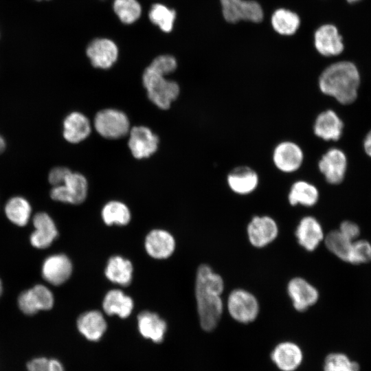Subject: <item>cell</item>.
Wrapping results in <instances>:
<instances>
[{
	"instance_id": "6da1fadb",
	"label": "cell",
	"mask_w": 371,
	"mask_h": 371,
	"mask_svg": "<svg viewBox=\"0 0 371 371\" xmlns=\"http://www.w3.org/2000/svg\"><path fill=\"white\" fill-rule=\"evenodd\" d=\"M224 289L222 277L207 265L199 267L195 283V297L201 328L206 331L214 330L223 313L221 297Z\"/></svg>"
},
{
	"instance_id": "7a4b0ae2",
	"label": "cell",
	"mask_w": 371,
	"mask_h": 371,
	"mask_svg": "<svg viewBox=\"0 0 371 371\" xmlns=\"http://www.w3.org/2000/svg\"><path fill=\"white\" fill-rule=\"evenodd\" d=\"M360 75L357 67L349 61H339L326 67L319 76L322 93L342 104L352 103L357 98Z\"/></svg>"
},
{
	"instance_id": "3957f363",
	"label": "cell",
	"mask_w": 371,
	"mask_h": 371,
	"mask_svg": "<svg viewBox=\"0 0 371 371\" xmlns=\"http://www.w3.org/2000/svg\"><path fill=\"white\" fill-rule=\"evenodd\" d=\"M142 81L150 100L161 109H169L179 94V86L176 82L167 80L149 66L143 73Z\"/></svg>"
},
{
	"instance_id": "277c9868",
	"label": "cell",
	"mask_w": 371,
	"mask_h": 371,
	"mask_svg": "<svg viewBox=\"0 0 371 371\" xmlns=\"http://www.w3.org/2000/svg\"><path fill=\"white\" fill-rule=\"evenodd\" d=\"M221 15L225 22L236 24L250 22L258 24L265 18V11L257 0H219Z\"/></svg>"
},
{
	"instance_id": "5b68a950",
	"label": "cell",
	"mask_w": 371,
	"mask_h": 371,
	"mask_svg": "<svg viewBox=\"0 0 371 371\" xmlns=\"http://www.w3.org/2000/svg\"><path fill=\"white\" fill-rule=\"evenodd\" d=\"M227 310L236 321L248 324L256 319L259 313V304L256 297L242 289L232 291L227 299Z\"/></svg>"
},
{
	"instance_id": "8992f818",
	"label": "cell",
	"mask_w": 371,
	"mask_h": 371,
	"mask_svg": "<svg viewBox=\"0 0 371 371\" xmlns=\"http://www.w3.org/2000/svg\"><path fill=\"white\" fill-rule=\"evenodd\" d=\"M94 126L102 137L118 139L129 132L130 124L125 113L116 109H108L97 113L94 118Z\"/></svg>"
},
{
	"instance_id": "52a82bcc",
	"label": "cell",
	"mask_w": 371,
	"mask_h": 371,
	"mask_svg": "<svg viewBox=\"0 0 371 371\" xmlns=\"http://www.w3.org/2000/svg\"><path fill=\"white\" fill-rule=\"evenodd\" d=\"M87 190L86 178L80 173L71 172L62 185L51 189L50 196L56 201L77 205L85 200Z\"/></svg>"
},
{
	"instance_id": "ba28073f",
	"label": "cell",
	"mask_w": 371,
	"mask_h": 371,
	"mask_svg": "<svg viewBox=\"0 0 371 371\" xmlns=\"http://www.w3.org/2000/svg\"><path fill=\"white\" fill-rule=\"evenodd\" d=\"M54 304L52 292L47 286L41 284L22 291L17 298L19 308L27 315H33L41 311H49Z\"/></svg>"
},
{
	"instance_id": "9c48e42d",
	"label": "cell",
	"mask_w": 371,
	"mask_h": 371,
	"mask_svg": "<svg viewBox=\"0 0 371 371\" xmlns=\"http://www.w3.org/2000/svg\"><path fill=\"white\" fill-rule=\"evenodd\" d=\"M86 54L95 68L107 69L117 61L119 50L116 43L107 38H96L90 41Z\"/></svg>"
},
{
	"instance_id": "30bf717a",
	"label": "cell",
	"mask_w": 371,
	"mask_h": 371,
	"mask_svg": "<svg viewBox=\"0 0 371 371\" xmlns=\"http://www.w3.org/2000/svg\"><path fill=\"white\" fill-rule=\"evenodd\" d=\"M272 160L280 171L291 173L301 167L304 161V153L297 144L291 141H284L276 146Z\"/></svg>"
},
{
	"instance_id": "8fae6325",
	"label": "cell",
	"mask_w": 371,
	"mask_h": 371,
	"mask_svg": "<svg viewBox=\"0 0 371 371\" xmlns=\"http://www.w3.org/2000/svg\"><path fill=\"white\" fill-rule=\"evenodd\" d=\"M313 45L320 55L326 57L337 56L344 48L337 27L330 23L323 24L315 30Z\"/></svg>"
},
{
	"instance_id": "7c38bea8",
	"label": "cell",
	"mask_w": 371,
	"mask_h": 371,
	"mask_svg": "<svg viewBox=\"0 0 371 371\" xmlns=\"http://www.w3.org/2000/svg\"><path fill=\"white\" fill-rule=\"evenodd\" d=\"M318 167L328 183L333 185L339 184L343 181L346 175V156L339 148H330L321 157Z\"/></svg>"
},
{
	"instance_id": "4fadbf2b",
	"label": "cell",
	"mask_w": 371,
	"mask_h": 371,
	"mask_svg": "<svg viewBox=\"0 0 371 371\" xmlns=\"http://www.w3.org/2000/svg\"><path fill=\"white\" fill-rule=\"evenodd\" d=\"M72 273L70 259L63 254L47 256L41 266L43 278L49 284L58 286L65 282Z\"/></svg>"
},
{
	"instance_id": "5bb4252c",
	"label": "cell",
	"mask_w": 371,
	"mask_h": 371,
	"mask_svg": "<svg viewBox=\"0 0 371 371\" xmlns=\"http://www.w3.org/2000/svg\"><path fill=\"white\" fill-rule=\"evenodd\" d=\"M34 230L30 236L32 247L43 249L49 247L58 236V229L52 218L46 212H40L32 218Z\"/></svg>"
},
{
	"instance_id": "9a60e30c",
	"label": "cell",
	"mask_w": 371,
	"mask_h": 371,
	"mask_svg": "<svg viewBox=\"0 0 371 371\" xmlns=\"http://www.w3.org/2000/svg\"><path fill=\"white\" fill-rule=\"evenodd\" d=\"M278 234L276 221L268 216H254L247 226L250 243L258 248L264 247L273 242Z\"/></svg>"
},
{
	"instance_id": "2e32d148",
	"label": "cell",
	"mask_w": 371,
	"mask_h": 371,
	"mask_svg": "<svg viewBox=\"0 0 371 371\" xmlns=\"http://www.w3.org/2000/svg\"><path fill=\"white\" fill-rule=\"evenodd\" d=\"M129 133L128 146L134 157L146 158L157 150L159 138L148 128L134 126Z\"/></svg>"
},
{
	"instance_id": "e0dca14e",
	"label": "cell",
	"mask_w": 371,
	"mask_h": 371,
	"mask_svg": "<svg viewBox=\"0 0 371 371\" xmlns=\"http://www.w3.org/2000/svg\"><path fill=\"white\" fill-rule=\"evenodd\" d=\"M287 292L295 310L303 312L315 304L319 293L315 286L302 278L291 279L287 285Z\"/></svg>"
},
{
	"instance_id": "ac0fdd59",
	"label": "cell",
	"mask_w": 371,
	"mask_h": 371,
	"mask_svg": "<svg viewBox=\"0 0 371 371\" xmlns=\"http://www.w3.org/2000/svg\"><path fill=\"white\" fill-rule=\"evenodd\" d=\"M302 20L299 14L294 10L280 7L275 9L270 16L272 30L281 36H292L300 28Z\"/></svg>"
},
{
	"instance_id": "d6986e66",
	"label": "cell",
	"mask_w": 371,
	"mask_h": 371,
	"mask_svg": "<svg viewBox=\"0 0 371 371\" xmlns=\"http://www.w3.org/2000/svg\"><path fill=\"white\" fill-rule=\"evenodd\" d=\"M344 124L338 115L328 109L320 113L313 124L315 135L325 141H337L340 139Z\"/></svg>"
},
{
	"instance_id": "ffe728a7",
	"label": "cell",
	"mask_w": 371,
	"mask_h": 371,
	"mask_svg": "<svg viewBox=\"0 0 371 371\" xmlns=\"http://www.w3.org/2000/svg\"><path fill=\"white\" fill-rule=\"evenodd\" d=\"M298 243L306 250L314 251L324 239V232L319 221L311 216L302 218L295 230Z\"/></svg>"
},
{
	"instance_id": "44dd1931",
	"label": "cell",
	"mask_w": 371,
	"mask_h": 371,
	"mask_svg": "<svg viewBox=\"0 0 371 371\" xmlns=\"http://www.w3.org/2000/svg\"><path fill=\"white\" fill-rule=\"evenodd\" d=\"M229 188L235 193L245 195L253 192L258 186L257 172L246 166H238L232 170L227 177Z\"/></svg>"
},
{
	"instance_id": "7402d4cb",
	"label": "cell",
	"mask_w": 371,
	"mask_h": 371,
	"mask_svg": "<svg viewBox=\"0 0 371 371\" xmlns=\"http://www.w3.org/2000/svg\"><path fill=\"white\" fill-rule=\"evenodd\" d=\"M273 362L282 371H293L301 364L303 354L295 343L284 341L277 345L271 355Z\"/></svg>"
},
{
	"instance_id": "603a6c76",
	"label": "cell",
	"mask_w": 371,
	"mask_h": 371,
	"mask_svg": "<svg viewBox=\"0 0 371 371\" xmlns=\"http://www.w3.org/2000/svg\"><path fill=\"white\" fill-rule=\"evenodd\" d=\"M175 247V239L168 232L154 229L150 232L145 239V248L153 258L164 259L168 258Z\"/></svg>"
},
{
	"instance_id": "cb8c5ba5",
	"label": "cell",
	"mask_w": 371,
	"mask_h": 371,
	"mask_svg": "<svg viewBox=\"0 0 371 371\" xmlns=\"http://www.w3.org/2000/svg\"><path fill=\"white\" fill-rule=\"evenodd\" d=\"M91 133L88 118L79 112H72L63 121V135L66 141L76 144L87 138Z\"/></svg>"
},
{
	"instance_id": "d4e9b609",
	"label": "cell",
	"mask_w": 371,
	"mask_h": 371,
	"mask_svg": "<svg viewBox=\"0 0 371 371\" xmlns=\"http://www.w3.org/2000/svg\"><path fill=\"white\" fill-rule=\"evenodd\" d=\"M79 332L90 341H98L106 329V322L102 314L98 311L82 313L77 319Z\"/></svg>"
},
{
	"instance_id": "484cf974",
	"label": "cell",
	"mask_w": 371,
	"mask_h": 371,
	"mask_svg": "<svg viewBox=\"0 0 371 371\" xmlns=\"http://www.w3.org/2000/svg\"><path fill=\"white\" fill-rule=\"evenodd\" d=\"M138 329L146 339L156 343L163 341L166 330V324L155 313L148 311L141 312L137 317Z\"/></svg>"
},
{
	"instance_id": "4316f807",
	"label": "cell",
	"mask_w": 371,
	"mask_h": 371,
	"mask_svg": "<svg viewBox=\"0 0 371 371\" xmlns=\"http://www.w3.org/2000/svg\"><path fill=\"white\" fill-rule=\"evenodd\" d=\"M102 307L109 315H117L120 317L126 318L133 308V300L118 289L109 291L105 295Z\"/></svg>"
},
{
	"instance_id": "83f0119b",
	"label": "cell",
	"mask_w": 371,
	"mask_h": 371,
	"mask_svg": "<svg viewBox=\"0 0 371 371\" xmlns=\"http://www.w3.org/2000/svg\"><path fill=\"white\" fill-rule=\"evenodd\" d=\"M4 212L6 218L19 227L25 226L32 215V206L25 197L14 196L10 198L5 204Z\"/></svg>"
},
{
	"instance_id": "f1b7e54d",
	"label": "cell",
	"mask_w": 371,
	"mask_h": 371,
	"mask_svg": "<svg viewBox=\"0 0 371 371\" xmlns=\"http://www.w3.org/2000/svg\"><path fill=\"white\" fill-rule=\"evenodd\" d=\"M319 199V191L313 184L303 180L297 181L291 186L288 200L291 205H314Z\"/></svg>"
},
{
	"instance_id": "f546056e",
	"label": "cell",
	"mask_w": 371,
	"mask_h": 371,
	"mask_svg": "<svg viewBox=\"0 0 371 371\" xmlns=\"http://www.w3.org/2000/svg\"><path fill=\"white\" fill-rule=\"evenodd\" d=\"M133 266L131 262L118 256L109 259L105 268V275L111 282L122 286H128L132 280Z\"/></svg>"
},
{
	"instance_id": "4dcf8cb0",
	"label": "cell",
	"mask_w": 371,
	"mask_h": 371,
	"mask_svg": "<svg viewBox=\"0 0 371 371\" xmlns=\"http://www.w3.org/2000/svg\"><path fill=\"white\" fill-rule=\"evenodd\" d=\"M150 21L164 33H170L174 28L177 12L166 5L153 3L148 11Z\"/></svg>"
},
{
	"instance_id": "1f68e13d",
	"label": "cell",
	"mask_w": 371,
	"mask_h": 371,
	"mask_svg": "<svg viewBox=\"0 0 371 371\" xmlns=\"http://www.w3.org/2000/svg\"><path fill=\"white\" fill-rule=\"evenodd\" d=\"M327 249L339 259L349 262L353 241L339 230L330 232L324 239Z\"/></svg>"
},
{
	"instance_id": "d6a6232c",
	"label": "cell",
	"mask_w": 371,
	"mask_h": 371,
	"mask_svg": "<svg viewBox=\"0 0 371 371\" xmlns=\"http://www.w3.org/2000/svg\"><path fill=\"white\" fill-rule=\"evenodd\" d=\"M113 10L125 25L136 22L142 15V6L137 0H113Z\"/></svg>"
},
{
	"instance_id": "836d02e7",
	"label": "cell",
	"mask_w": 371,
	"mask_h": 371,
	"mask_svg": "<svg viewBox=\"0 0 371 371\" xmlns=\"http://www.w3.org/2000/svg\"><path fill=\"white\" fill-rule=\"evenodd\" d=\"M102 217L104 222L109 225L117 224L126 225L131 219V213L127 206L120 201L107 203L102 210Z\"/></svg>"
},
{
	"instance_id": "e575fe53",
	"label": "cell",
	"mask_w": 371,
	"mask_h": 371,
	"mask_svg": "<svg viewBox=\"0 0 371 371\" xmlns=\"http://www.w3.org/2000/svg\"><path fill=\"white\" fill-rule=\"evenodd\" d=\"M324 371H359L357 362L350 361L348 357L341 353L329 354L325 359Z\"/></svg>"
},
{
	"instance_id": "d590c367",
	"label": "cell",
	"mask_w": 371,
	"mask_h": 371,
	"mask_svg": "<svg viewBox=\"0 0 371 371\" xmlns=\"http://www.w3.org/2000/svg\"><path fill=\"white\" fill-rule=\"evenodd\" d=\"M371 260V244L365 240L353 241L349 263L359 265Z\"/></svg>"
},
{
	"instance_id": "8d00e7d4",
	"label": "cell",
	"mask_w": 371,
	"mask_h": 371,
	"mask_svg": "<svg viewBox=\"0 0 371 371\" xmlns=\"http://www.w3.org/2000/svg\"><path fill=\"white\" fill-rule=\"evenodd\" d=\"M148 66L166 76L175 71L177 67V62L173 56L163 54L155 58Z\"/></svg>"
},
{
	"instance_id": "74e56055",
	"label": "cell",
	"mask_w": 371,
	"mask_h": 371,
	"mask_svg": "<svg viewBox=\"0 0 371 371\" xmlns=\"http://www.w3.org/2000/svg\"><path fill=\"white\" fill-rule=\"evenodd\" d=\"M28 371H64L60 361L45 357L35 358L27 363Z\"/></svg>"
},
{
	"instance_id": "f35d334b",
	"label": "cell",
	"mask_w": 371,
	"mask_h": 371,
	"mask_svg": "<svg viewBox=\"0 0 371 371\" xmlns=\"http://www.w3.org/2000/svg\"><path fill=\"white\" fill-rule=\"evenodd\" d=\"M71 172V171L66 167H55L52 168L49 172V183L53 187L62 185Z\"/></svg>"
},
{
	"instance_id": "ab89813d",
	"label": "cell",
	"mask_w": 371,
	"mask_h": 371,
	"mask_svg": "<svg viewBox=\"0 0 371 371\" xmlns=\"http://www.w3.org/2000/svg\"><path fill=\"white\" fill-rule=\"evenodd\" d=\"M345 236L354 241L360 234V229L357 224L352 221H343L339 229Z\"/></svg>"
},
{
	"instance_id": "60d3db41",
	"label": "cell",
	"mask_w": 371,
	"mask_h": 371,
	"mask_svg": "<svg viewBox=\"0 0 371 371\" xmlns=\"http://www.w3.org/2000/svg\"><path fill=\"white\" fill-rule=\"evenodd\" d=\"M363 148L366 153L371 157V130L368 133L364 139Z\"/></svg>"
},
{
	"instance_id": "b9f144b4",
	"label": "cell",
	"mask_w": 371,
	"mask_h": 371,
	"mask_svg": "<svg viewBox=\"0 0 371 371\" xmlns=\"http://www.w3.org/2000/svg\"><path fill=\"white\" fill-rule=\"evenodd\" d=\"M5 148V141L4 138L0 135V153H1Z\"/></svg>"
},
{
	"instance_id": "7bdbcfd3",
	"label": "cell",
	"mask_w": 371,
	"mask_h": 371,
	"mask_svg": "<svg viewBox=\"0 0 371 371\" xmlns=\"http://www.w3.org/2000/svg\"><path fill=\"white\" fill-rule=\"evenodd\" d=\"M2 292H3V284H2V282L0 279V297H1V295L2 294Z\"/></svg>"
},
{
	"instance_id": "ee69618b",
	"label": "cell",
	"mask_w": 371,
	"mask_h": 371,
	"mask_svg": "<svg viewBox=\"0 0 371 371\" xmlns=\"http://www.w3.org/2000/svg\"><path fill=\"white\" fill-rule=\"evenodd\" d=\"M349 3H355L359 0H347Z\"/></svg>"
},
{
	"instance_id": "f6af8a7d",
	"label": "cell",
	"mask_w": 371,
	"mask_h": 371,
	"mask_svg": "<svg viewBox=\"0 0 371 371\" xmlns=\"http://www.w3.org/2000/svg\"><path fill=\"white\" fill-rule=\"evenodd\" d=\"M38 1H40V0H38Z\"/></svg>"
}]
</instances>
